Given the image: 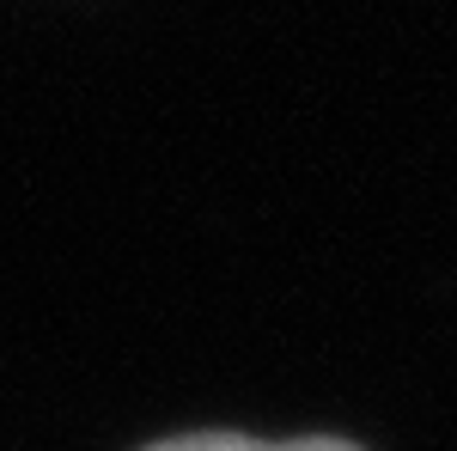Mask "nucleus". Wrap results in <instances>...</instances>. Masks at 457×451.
<instances>
[{
  "instance_id": "f257e3e1",
  "label": "nucleus",
  "mask_w": 457,
  "mask_h": 451,
  "mask_svg": "<svg viewBox=\"0 0 457 451\" xmlns=\"http://www.w3.org/2000/svg\"><path fill=\"white\" fill-rule=\"evenodd\" d=\"M153 451H353L342 439H287V446H269V439H238V433H195V439H171V446Z\"/></svg>"
}]
</instances>
